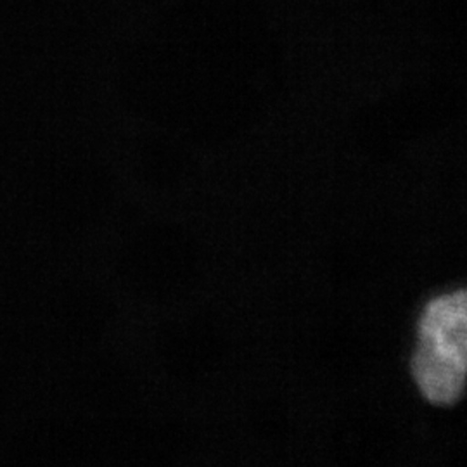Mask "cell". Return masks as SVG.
<instances>
[{
	"label": "cell",
	"instance_id": "6da1fadb",
	"mask_svg": "<svg viewBox=\"0 0 467 467\" xmlns=\"http://www.w3.org/2000/svg\"><path fill=\"white\" fill-rule=\"evenodd\" d=\"M464 289L438 296L419 320L412 372L420 393L438 407L462 399L467 368V310Z\"/></svg>",
	"mask_w": 467,
	"mask_h": 467
}]
</instances>
